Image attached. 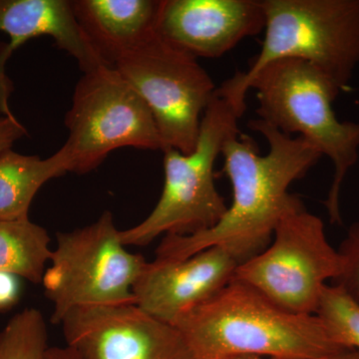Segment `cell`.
<instances>
[{
    "label": "cell",
    "instance_id": "obj_9",
    "mask_svg": "<svg viewBox=\"0 0 359 359\" xmlns=\"http://www.w3.org/2000/svg\"><path fill=\"white\" fill-rule=\"evenodd\" d=\"M339 269V252L328 242L323 219L302 204L285 215L271 244L241 264L233 280L290 313L316 314Z\"/></svg>",
    "mask_w": 359,
    "mask_h": 359
},
{
    "label": "cell",
    "instance_id": "obj_14",
    "mask_svg": "<svg viewBox=\"0 0 359 359\" xmlns=\"http://www.w3.org/2000/svg\"><path fill=\"white\" fill-rule=\"evenodd\" d=\"M82 30L106 65L156 32L160 0H72Z\"/></svg>",
    "mask_w": 359,
    "mask_h": 359
},
{
    "label": "cell",
    "instance_id": "obj_19",
    "mask_svg": "<svg viewBox=\"0 0 359 359\" xmlns=\"http://www.w3.org/2000/svg\"><path fill=\"white\" fill-rule=\"evenodd\" d=\"M337 252L340 269L332 285L359 306V221L351 224Z\"/></svg>",
    "mask_w": 359,
    "mask_h": 359
},
{
    "label": "cell",
    "instance_id": "obj_21",
    "mask_svg": "<svg viewBox=\"0 0 359 359\" xmlns=\"http://www.w3.org/2000/svg\"><path fill=\"white\" fill-rule=\"evenodd\" d=\"M27 135V130L15 116H0V154L13 148L15 142Z\"/></svg>",
    "mask_w": 359,
    "mask_h": 359
},
{
    "label": "cell",
    "instance_id": "obj_3",
    "mask_svg": "<svg viewBox=\"0 0 359 359\" xmlns=\"http://www.w3.org/2000/svg\"><path fill=\"white\" fill-rule=\"evenodd\" d=\"M266 16L261 50L247 72H237L217 93L244 114L247 85L269 63L306 61L340 90L359 65V0H261Z\"/></svg>",
    "mask_w": 359,
    "mask_h": 359
},
{
    "label": "cell",
    "instance_id": "obj_24",
    "mask_svg": "<svg viewBox=\"0 0 359 359\" xmlns=\"http://www.w3.org/2000/svg\"><path fill=\"white\" fill-rule=\"evenodd\" d=\"M0 89H1V80H0Z\"/></svg>",
    "mask_w": 359,
    "mask_h": 359
},
{
    "label": "cell",
    "instance_id": "obj_12",
    "mask_svg": "<svg viewBox=\"0 0 359 359\" xmlns=\"http://www.w3.org/2000/svg\"><path fill=\"white\" fill-rule=\"evenodd\" d=\"M264 25L261 0H160L156 32L194 57L219 58Z\"/></svg>",
    "mask_w": 359,
    "mask_h": 359
},
{
    "label": "cell",
    "instance_id": "obj_20",
    "mask_svg": "<svg viewBox=\"0 0 359 359\" xmlns=\"http://www.w3.org/2000/svg\"><path fill=\"white\" fill-rule=\"evenodd\" d=\"M21 283L20 276L0 271V313H6L20 302Z\"/></svg>",
    "mask_w": 359,
    "mask_h": 359
},
{
    "label": "cell",
    "instance_id": "obj_4",
    "mask_svg": "<svg viewBox=\"0 0 359 359\" xmlns=\"http://www.w3.org/2000/svg\"><path fill=\"white\" fill-rule=\"evenodd\" d=\"M257 91L259 119L283 134H299L334 167L325 202L330 222L341 224L339 198L349 170L358 162L359 123L340 122L332 103L340 90L306 61L282 59L269 63L247 85Z\"/></svg>",
    "mask_w": 359,
    "mask_h": 359
},
{
    "label": "cell",
    "instance_id": "obj_7",
    "mask_svg": "<svg viewBox=\"0 0 359 359\" xmlns=\"http://www.w3.org/2000/svg\"><path fill=\"white\" fill-rule=\"evenodd\" d=\"M65 123L69 173H90L117 149L165 151L147 104L111 66L83 73Z\"/></svg>",
    "mask_w": 359,
    "mask_h": 359
},
{
    "label": "cell",
    "instance_id": "obj_22",
    "mask_svg": "<svg viewBox=\"0 0 359 359\" xmlns=\"http://www.w3.org/2000/svg\"><path fill=\"white\" fill-rule=\"evenodd\" d=\"M49 359H78L76 354L68 346H53L49 348Z\"/></svg>",
    "mask_w": 359,
    "mask_h": 359
},
{
    "label": "cell",
    "instance_id": "obj_23",
    "mask_svg": "<svg viewBox=\"0 0 359 359\" xmlns=\"http://www.w3.org/2000/svg\"><path fill=\"white\" fill-rule=\"evenodd\" d=\"M230 359H273L269 358H263V356L256 355H243L236 356V358H231ZM332 359H359V351L355 349H351V351H347V353L341 354V355L337 356V358Z\"/></svg>",
    "mask_w": 359,
    "mask_h": 359
},
{
    "label": "cell",
    "instance_id": "obj_15",
    "mask_svg": "<svg viewBox=\"0 0 359 359\" xmlns=\"http://www.w3.org/2000/svg\"><path fill=\"white\" fill-rule=\"evenodd\" d=\"M69 173V161L61 147L50 157L22 155L13 149L0 154V219H29L30 205L47 182Z\"/></svg>",
    "mask_w": 359,
    "mask_h": 359
},
{
    "label": "cell",
    "instance_id": "obj_2",
    "mask_svg": "<svg viewBox=\"0 0 359 359\" xmlns=\"http://www.w3.org/2000/svg\"><path fill=\"white\" fill-rule=\"evenodd\" d=\"M173 325L195 359H332L351 351L316 314L290 313L236 280Z\"/></svg>",
    "mask_w": 359,
    "mask_h": 359
},
{
    "label": "cell",
    "instance_id": "obj_13",
    "mask_svg": "<svg viewBox=\"0 0 359 359\" xmlns=\"http://www.w3.org/2000/svg\"><path fill=\"white\" fill-rule=\"evenodd\" d=\"M0 32L9 36L0 43V113L13 116L8 99L13 85L6 76L7 61L28 40L49 36L77 61L82 72L106 65L78 22L72 0H0Z\"/></svg>",
    "mask_w": 359,
    "mask_h": 359
},
{
    "label": "cell",
    "instance_id": "obj_6",
    "mask_svg": "<svg viewBox=\"0 0 359 359\" xmlns=\"http://www.w3.org/2000/svg\"><path fill=\"white\" fill-rule=\"evenodd\" d=\"M120 233L106 211L88 226L57 233L41 283L53 325L72 309L134 304L133 287L148 262L126 249Z\"/></svg>",
    "mask_w": 359,
    "mask_h": 359
},
{
    "label": "cell",
    "instance_id": "obj_5",
    "mask_svg": "<svg viewBox=\"0 0 359 359\" xmlns=\"http://www.w3.org/2000/svg\"><path fill=\"white\" fill-rule=\"evenodd\" d=\"M242 114L215 94L203 116L199 139L190 154L164 151V186L154 209L140 224L121 231L123 244L146 247L159 236H189L218 224L228 209L217 190L215 164L224 144L240 133Z\"/></svg>",
    "mask_w": 359,
    "mask_h": 359
},
{
    "label": "cell",
    "instance_id": "obj_17",
    "mask_svg": "<svg viewBox=\"0 0 359 359\" xmlns=\"http://www.w3.org/2000/svg\"><path fill=\"white\" fill-rule=\"evenodd\" d=\"M48 330L43 314L27 308L0 330V359H49Z\"/></svg>",
    "mask_w": 359,
    "mask_h": 359
},
{
    "label": "cell",
    "instance_id": "obj_8",
    "mask_svg": "<svg viewBox=\"0 0 359 359\" xmlns=\"http://www.w3.org/2000/svg\"><path fill=\"white\" fill-rule=\"evenodd\" d=\"M113 67L147 104L165 150L193 152L203 116L218 88L198 58L155 32Z\"/></svg>",
    "mask_w": 359,
    "mask_h": 359
},
{
    "label": "cell",
    "instance_id": "obj_10",
    "mask_svg": "<svg viewBox=\"0 0 359 359\" xmlns=\"http://www.w3.org/2000/svg\"><path fill=\"white\" fill-rule=\"evenodd\" d=\"M60 325L78 359H195L174 325L135 304L72 309Z\"/></svg>",
    "mask_w": 359,
    "mask_h": 359
},
{
    "label": "cell",
    "instance_id": "obj_18",
    "mask_svg": "<svg viewBox=\"0 0 359 359\" xmlns=\"http://www.w3.org/2000/svg\"><path fill=\"white\" fill-rule=\"evenodd\" d=\"M316 314L339 344L359 351V306L339 287H325Z\"/></svg>",
    "mask_w": 359,
    "mask_h": 359
},
{
    "label": "cell",
    "instance_id": "obj_11",
    "mask_svg": "<svg viewBox=\"0 0 359 359\" xmlns=\"http://www.w3.org/2000/svg\"><path fill=\"white\" fill-rule=\"evenodd\" d=\"M242 264L223 245H214L184 259L147 263L133 287L134 304L144 313L173 325L223 290Z\"/></svg>",
    "mask_w": 359,
    "mask_h": 359
},
{
    "label": "cell",
    "instance_id": "obj_16",
    "mask_svg": "<svg viewBox=\"0 0 359 359\" xmlns=\"http://www.w3.org/2000/svg\"><path fill=\"white\" fill-rule=\"evenodd\" d=\"M51 238L43 226L28 219H0V271L39 285L50 262Z\"/></svg>",
    "mask_w": 359,
    "mask_h": 359
},
{
    "label": "cell",
    "instance_id": "obj_1",
    "mask_svg": "<svg viewBox=\"0 0 359 359\" xmlns=\"http://www.w3.org/2000/svg\"><path fill=\"white\" fill-rule=\"evenodd\" d=\"M248 126L263 135L268 154L261 155L250 135L230 137L222 149L223 173L233 190V201L218 224L210 230L189 236H165L156 259H187L210 247L228 248L242 263L256 256L273 240L280 219L304 203L289 192L323 155L302 137L283 134L261 119Z\"/></svg>",
    "mask_w": 359,
    "mask_h": 359
}]
</instances>
